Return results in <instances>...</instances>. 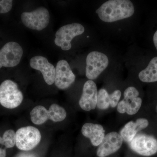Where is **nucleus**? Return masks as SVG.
Here are the masks:
<instances>
[{"instance_id": "nucleus-8", "label": "nucleus", "mask_w": 157, "mask_h": 157, "mask_svg": "<svg viewBox=\"0 0 157 157\" xmlns=\"http://www.w3.org/2000/svg\"><path fill=\"white\" fill-rule=\"evenodd\" d=\"M86 77L92 80L98 78L109 64V59L106 55L98 51L90 52L86 59Z\"/></svg>"}, {"instance_id": "nucleus-7", "label": "nucleus", "mask_w": 157, "mask_h": 157, "mask_svg": "<svg viewBox=\"0 0 157 157\" xmlns=\"http://www.w3.org/2000/svg\"><path fill=\"white\" fill-rule=\"evenodd\" d=\"M23 24L29 29L41 31L48 26L50 19L48 10L40 7L29 12H23L21 15Z\"/></svg>"}, {"instance_id": "nucleus-3", "label": "nucleus", "mask_w": 157, "mask_h": 157, "mask_svg": "<svg viewBox=\"0 0 157 157\" xmlns=\"http://www.w3.org/2000/svg\"><path fill=\"white\" fill-rule=\"evenodd\" d=\"M23 95L17 83L9 79L2 82L0 85V104L5 108L13 109L21 105Z\"/></svg>"}, {"instance_id": "nucleus-2", "label": "nucleus", "mask_w": 157, "mask_h": 157, "mask_svg": "<svg viewBox=\"0 0 157 157\" xmlns=\"http://www.w3.org/2000/svg\"><path fill=\"white\" fill-rule=\"evenodd\" d=\"M30 114L31 121L36 125L42 124L48 120L54 122H61L67 116L64 108L56 104H52L48 110L44 106H36L31 110Z\"/></svg>"}, {"instance_id": "nucleus-23", "label": "nucleus", "mask_w": 157, "mask_h": 157, "mask_svg": "<svg viewBox=\"0 0 157 157\" xmlns=\"http://www.w3.org/2000/svg\"><path fill=\"white\" fill-rule=\"evenodd\" d=\"M6 151L5 149L0 147V157H6Z\"/></svg>"}, {"instance_id": "nucleus-22", "label": "nucleus", "mask_w": 157, "mask_h": 157, "mask_svg": "<svg viewBox=\"0 0 157 157\" xmlns=\"http://www.w3.org/2000/svg\"><path fill=\"white\" fill-rule=\"evenodd\" d=\"M153 42L154 43L155 47L157 50V30L153 36Z\"/></svg>"}, {"instance_id": "nucleus-11", "label": "nucleus", "mask_w": 157, "mask_h": 157, "mask_svg": "<svg viewBox=\"0 0 157 157\" xmlns=\"http://www.w3.org/2000/svg\"><path fill=\"white\" fill-rule=\"evenodd\" d=\"M76 76L67 61L61 60L58 62L56 68L55 84L60 90L68 88L73 82Z\"/></svg>"}, {"instance_id": "nucleus-24", "label": "nucleus", "mask_w": 157, "mask_h": 157, "mask_svg": "<svg viewBox=\"0 0 157 157\" xmlns=\"http://www.w3.org/2000/svg\"></svg>"}, {"instance_id": "nucleus-17", "label": "nucleus", "mask_w": 157, "mask_h": 157, "mask_svg": "<svg viewBox=\"0 0 157 157\" xmlns=\"http://www.w3.org/2000/svg\"><path fill=\"white\" fill-rule=\"evenodd\" d=\"M121 93L119 90H116L109 94L106 90L101 89L98 92L97 107L98 109H106L109 107L114 108L117 106Z\"/></svg>"}, {"instance_id": "nucleus-4", "label": "nucleus", "mask_w": 157, "mask_h": 157, "mask_svg": "<svg viewBox=\"0 0 157 157\" xmlns=\"http://www.w3.org/2000/svg\"><path fill=\"white\" fill-rule=\"evenodd\" d=\"M16 146L23 151H29L39 144L42 136L39 129L29 126L20 128L15 133Z\"/></svg>"}, {"instance_id": "nucleus-1", "label": "nucleus", "mask_w": 157, "mask_h": 157, "mask_svg": "<svg viewBox=\"0 0 157 157\" xmlns=\"http://www.w3.org/2000/svg\"><path fill=\"white\" fill-rule=\"evenodd\" d=\"M134 12V5L129 0H110L104 3L96 11L100 19L106 22L128 18Z\"/></svg>"}, {"instance_id": "nucleus-9", "label": "nucleus", "mask_w": 157, "mask_h": 157, "mask_svg": "<svg viewBox=\"0 0 157 157\" xmlns=\"http://www.w3.org/2000/svg\"><path fill=\"white\" fill-rule=\"evenodd\" d=\"M139 93L137 89L130 86L125 90L123 100L119 102L117 106L118 112L130 115L136 114L140 108L142 100L138 97Z\"/></svg>"}, {"instance_id": "nucleus-5", "label": "nucleus", "mask_w": 157, "mask_h": 157, "mask_svg": "<svg viewBox=\"0 0 157 157\" xmlns=\"http://www.w3.org/2000/svg\"><path fill=\"white\" fill-rule=\"evenodd\" d=\"M85 29L82 25L76 23L62 26L56 33L55 43L60 47L62 50L67 51L71 49V41L74 37L84 33Z\"/></svg>"}, {"instance_id": "nucleus-12", "label": "nucleus", "mask_w": 157, "mask_h": 157, "mask_svg": "<svg viewBox=\"0 0 157 157\" xmlns=\"http://www.w3.org/2000/svg\"><path fill=\"white\" fill-rule=\"evenodd\" d=\"M122 137L116 132H111L105 135L97 150L99 157H106L114 153L122 145Z\"/></svg>"}, {"instance_id": "nucleus-16", "label": "nucleus", "mask_w": 157, "mask_h": 157, "mask_svg": "<svg viewBox=\"0 0 157 157\" xmlns=\"http://www.w3.org/2000/svg\"><path fill=\"white\" fill-rule=\"evenodd\" d=\"M82 133L90 140L93 145L98 146L105 137V130L101 125L93 123L85 124L82 127Z\"/></svg>"}, {"instance_id": "nucleus-18", "label": "nucleus", "mask_w": 157, "mask_h": 157, "mask_svg": "<svg viewBox=\"0 0 157 157\" xmlns=\"http://www.w3.org/2000/svg\"><path fill=\"white\" fill-rule=\"evenodd\" d=\"M138 77L143 82H153L157 81V57L152 59L147 67L140 71Z\"/></svg>"}, {"instance_id": "nucleus-6", "label": "nucleus", "mask_w": 157, "mask_h": 157, "mask_svg": "<svg viewBox=\"0 0 157 157\" xmlns=\"http://www.w3.org/2000/svg\"><path fill=\"white\" fill-rule=\"evenodd\" d=\"M133 151L144 156H151L157 153V139L151 135L137 134L129 142Z\"/></svg>"}, {"instance_id": "nucleus-13", "label": "nucleus", "mask_w": 157, "mask_h": 157, "mask_svg": "<svg viewBox=\"0 0 157 157\" xmlns=\"http://www.w3.org/2000/svg\"><path fill=\"white\" fill-rule=\"evenodd\" d=\"M98 91L96 83L89 80L85 83L82 94L79 99V105L81 109L89 111L95 109L98 102Z\"/></svg>"}, {"instance_id": "nucleus-19", "label": "nucleus", "mask_w": 157, "mask_h": 157, "mask_svg": "<svg viewBox=\"0 0 157 157\" xmlns=\"http://www.w3.org/2000/svg\"><path fill=\"white\" fill-rule=\"evenodd\" d=\"M14 130L9 129L4 132L3 135L2 145L7 148H12L16 144V135Z\"/></svg>"}, {"instance_id": "nucleus-14", "label": "nucleus", "mask_w": 157, "mask_h": 157, "mask_svg": "<svg viewBox=\"0 0 157 157\" xmlns=\"http://www.w3.org/2000/svg\"><path fill=\"white\" fill-rule=\"evenodd\" d=\"M30 66L34 70L42 73L44 80L47 84L51 85L55 82L56 68L47 59L42 56H34L30 61Z\"/></svg>"}, {"instance_id": "nucleus-21", "label": "nucleus", "mask_w": 157, "mask_h": 157, "mask_svg": "<svg viewBox=\"0 0 157 157\" xmlns=\"http://www.w3.org/2000/svg\"><path fill=\"white\" fill-rule=\"evenodd\" d=\"M15 157H36L34 155L32 154L28 153H22L19 154Z\"/></svg>"}, {"instance_id": "nucleus-20", "label": "nucleus", "mask_w": 157, "mask_h": 157, "mask_svg": "<svg viewBox=\"0 0 157 157\" xmlns=\"http://www.w3.org/2000/svg\"><path fill=\"white\" fill-rule=\"evenodd\" d=\"M13 1L11 0L0 1V14L9 12L12 9Z\"/></svg>"}, {"instance_id": "nucleus-10", "label": "nucleus", "mask_w": 157, "mask_h": 157, "mask_svg": "<svg viewBox=\"0 0 157 157\" xmlns=\"http://www.w3.org/2000/svg\"><path fill=\"white\" fill-rule=\"evenodd\" d=\"M23 51L19 44L8 42L0 50V68L13 67L19 63Z\"/></svg>"}, {"instance_id": "nucleus-15", "label": "nucleus", "mask_w": 157, "mask_h": 157, "mask_svg": "<svg viewBox=\"0 0 157 157\" xmlns=\"http://www.w3.org/2000/svg\"><path fill=\"white\" fill-rule=\"evenodd\" d=\"M148 125V120L143 118L137 119L135 122L131 121L124 126L120 135L124 141L130 142L137 135V132L146 128Z\"/></svg>"}]
</instances>
